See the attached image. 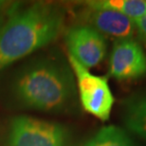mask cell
Wrapping results in <instances>:
<instances>
[{
  "instance_id": "cell-9",
  "label": "cell",
  "mask_w": 146,
  "mask_h": 146,
  "mask_svg": "<svg viewBox=\"0 0 146 146\" xmlns=\"http://www.w3.org/2000/svg\"><path fill=\"white\" fill-rule=\"evenodd\" d=\"M86 6L93 10H111L129 17L133 21L146 14V1L143 0H97L87 1Z\"/></svg>"
},
{
  "instance_id": "cell-2",
  "label": "cell",
  "mask_w": 146,
  "mask_h": 146,
  "mask_svg": "<svg viewBox=\"0 0 146 146\" xmlns=\"http://www.w3.org/2000/svg\"><path fill=\"white\" fill-rule=\"evenodd\" d=\"M13 95L22 106L48 113H61L74 103L76 95L72 71L52 58L36 60L16 75Z\"/></svg>"
},
{
  "instance_id": "cell-13",
  "label": "cell",
  "mask_w": 146,
  "mask_h": 146,
  "mask_svg": "<svg viewBox=\"0 0 146 146\" xmlns=\"http://www.w3.org/2000/svg\"><path fill=\"white\" fill-rule=\"evenodd\" d=\"M1 23H2V19H1V17H0V25H1Z\"/></svg>"
},
{
  "instance_id": "cell-7",
  "label": "cell",
  "mask_w": 146,
  "mask_h": 146,
  "mask_svg": "<svg viewBox=\"0 0 146 146\" xmlns=\"http://www.w3.org/2000/svg\"><path fill=\"white\" fill-rule=\"evenodd\" d=\"M84 19L103 35L106 34L117 40L130 39L135 33V22L115 11L88 9Z\"/></svg>"
},
{
  "instance_id": "cell-6",
  "label": "cell",
  "mask_w": 146,
  "mask_h": 146,
  "mask_svg": "<svg viewBox=\"0 0 146 146\" xmlns=\"http://www.w3.org/2000/svg\"><path fill=\"white\" fill-rule=\"evenodd\" d=\"M109 74L119 81H132L146 74V55L141 46L133 39L114 43L109 61Z\"/></svg>"
},
{
  "instance_id": "cell-5",
  "label": "cell",
  "mask_w": 146,
  "mask_h": 146,
  "mask_svg": "<svg viewBox=\"0 0 146 146\" xmlns=\"http://www.w3.org/2000/svg\"><path fill=\"white\" fill-rule=\"evenodd\" d=\"M69 56L86 68L98 66L106 53V40L89 25H77L68 29L65 36Z\"/></svg>"
},
{
  "instance_id": "cell-11",
  "label": "cell",
  "mask_w": 146,
  "mask_h": 146,
  "mask_svg": "<svg viewBox=\"0 0 146 146\" xmlns=\"http://www.w3.org/2000/svg\"><path fill=\"white\" fill-rule=\"evenodd\" d=\"M134 22H135V26L138 28L139 34H141V36L146 44V14L141 18L135 20Z\"/></svg>"
},
{
  "instance_id": "cell-4",
  "label": "cell",
  "mask_w": 146,
  "mask_h": 146,
  "mask_svg": "<svg viewBox=\"0 0 146 146\" xmlns=\"http://www.w3.org/2000/svg\"><path fill=\"white\" fill-rule=\"evenodd\" d=\"M68 61L77 79L79 96L83 108L101 121H108L115 99L107 79L91 74L88 69L69 55Z\"/></svg>"
},
{
  "instance_id": "cell-10",
  "label": "cell",
  "mask_w": 146,
  "mask_h": 146,
  "mask_svg": "<svg viewBox=\"0 0 146 146\" xmlns=\"http://www.w3.org/2000/svg\"><path fill=\"white\" fill-rule=\"evenodd\" d=\"M84 146H137L128 134L115 125L101 128Z\"/></svg>"
},
{
  "instance_id": "cell-12",
  "label": "cell",
  "mask_w": 146,
  "mask_h": 146,
  "mask_svg": "<svg viewBox=\"0 0 146 146\" xmlns=\"http://www.w3.org/2000/svg\"><path fill=\"white\" fill-rule=\"evenodd\" d=\"M6 6V2L5 1H1V0H0V11L2 10L3 8H4Z\"/></svg>"
},
{
  "instance_id": "cell-1",
  "label": "cell",
  "mask_w": 146,
  "mask_h": 146,
  "mask_svg": "<svg viewBox=\"0 0 146 146\" xmlns=\"http://www.w3.org/2000/svg\"><path fill=\"white\" fill-rule=\"evenodd\" d=\"M64 23V11L48 3H34L13 11L0 26V70L50 44Z\"/></svg>"
},
{
  "instance_id": "cell-8",
  "label": "cell",
  "mask_w": 146,
  "mask_h": 146,
  "mask_svg": "<svg viewBox=\"0 0 146 146\" xmlns=\"http://www.w3.org/2000/svg\"><path fill=\"white\" fill-rule=\"evenodd\" d=\"M123 122L129 132L146 141V92L123 102Z\"/></svg>"
},
{
  "instance_id": "cell-3",
  "label": "cell",
  "mask_w": 146,
  "mask_h": 146,
  "mask_svg": "<svg viewBox=\"0 0 146 146\" xmlns=\"http://www.w3.org/2000/svg\"><path fill=\"white\" fill-rule=\"evenodd\" d=\"M5 146H70V136L60 123L18 116L11 122Z\"/></svg>"
}]
</instances>
